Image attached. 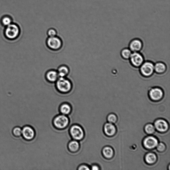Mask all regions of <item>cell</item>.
I'll list each match as a JSON object with an SVG mask.
<instances>
[{
    "instance_id": "cell-3",
    "label": "cell",
    "mask_w": 170,
    "mask_h": 170,
    "mask_svg": "<svg viewBox=\"0 0 170 170\" xmlns=\"http://www.w3.org/2000/svg\"><path fill=\"white\" fill-rule=\"evenodd\" d=\"M70 120L68 116L60 114L54 119L53 124L57 129L62 130L65 129L69 124Z\"/></svg>"
},
{
    "instance_id": "cell-12",
    "label": "cell",
    "mask_w": 170,
    "mask_h": 170,
    "mask_svg": "<svg viewBox=\"0 0 170 170\" xmlns=\"http://www.w3.org/2000/svg\"><path fill=\"white\" fill-rule=\"evenodd\" d=\"M154 126L157 131L160 132H165L168 129V123L165 120L162 119L157 120L154 123Z\"/></svg>"
},
{
    "instance_id": "cell-14",
    "label": "cell",
    "mask_w": 170,
    "mask_h": 170,
    "mask_svg": "<svg viewBox=\"0 0 170 170\" xmlns=\"http://www.w3.org/2000/svg\"><path fill=\"white\" fill-rule=\"evenodd\" d=\"M104 131L105 135L112 136L116 133V129L114 125L110 123H105L104 127Z\"/></svg>"
},
{
    "instance_id": "cell-7",
    "label": "cell",
    "mask_w": 170,
    "mask_h": 170,
    "mask_svg": "<svg viewBox=\"0 0 170 170\" xmlns=\"http://www.w3.org/2000/svg\"><path fill=\"white\" fill-rule=\"evenodd\" d=\"M22 135L23 139L26 142H29L34 139L35 131L33 127L29 125H25L22 128Z\"/></svg>"
},
{
    "instance_id": "cell-25",
    "label": "cell",
    "mask_w": 170,
    "mask_h": 170,
    "mask_svg": "<svg viewBox=\"0 0 170 170\" xmlns=\"http://www.w3.org/2000/svg\"><path fill=\"white\" fill-rule=\"evenodd\" d=\"M47 35L48 37H52L57 36V32L55 29L50 28L48 30Z\"/></svg>"
},
{
    "instance_id": "cell-2",
    "label": "cell",
    "mask_w": 170,
    "mask_h": 170,
    "mask_svg": "<svg viewBox=\"0 0 170 170\" xmlns=\"http://www.w3.org/2000/svg\"><path fill=\"white\" fill-rule=\"evenodd\" d=\"M7 26L4 32L5 37L9 40L17 39L20 34V28L15 24H11Z\"/></svg>"
},
{
    "instance_id": "cell-1",
    "label": "cell",
    "mask_w": 170,
    "mask_h": 170,
    "mask_svg": "<svg viewBox=\"0 0 170 170\" xmlns=\"http://www.w3.org/2000/svg\"><path fill=\"white\" fill-rule=\"evenodd\" d=\"M55 83L56 90L60 94H68L72 92L73 88L72 83L66 77H59Z\"/></svg>"
},
{
    "instance_id": "cell-28",
    "label": "cell",
    "mask_w": 170,
    "mask_h": 170,
    "mask_svg": "<svg viewBox=\"0 0 170 170\" xmlns=\"http://www.w3.org/2000/svg\"><path fill=\"white\" fill-rule=\"evenodd\" d=\"M157 150L159 152H162L164 151L166 148L165 144L162 143H158V145L156 146Z\"/></svg>"
},
{
    "instance_id": "cell-5",
    "label": "cell",
    "mask_w": 170,
    "mask_h": 170,
    "mask_svg": "<svg viewBox=\"0 0 170 170\" xmlns=\"http://www.w3.org/2000/svg\"><path fill=\"white\" fill-rule=\"evenodd\" d=\"M139 68L141 75L144 77H150L155 72L154 64L149 61L144 62Z\"/></svg>"
},
{
    "instance_id": "cell-4",
    "label": "cell",
    "mask_w": 170,
    "mask_h": 170,
    "mask_svg": "<svg viewBox=\"0 0 170 170\" xmlns=\"http://www.w3.org/2000/svg\"><path fill=\"white\" fill-rule=\"evenodd\" d=\"M69 133L73 140L80 141L85 136V131L78 124H74L70 127Z\"/></svg>"
},
{
    "instance_id": "cell-17",
    "label": "cell",
    "mask_w": 170,
    "mask_h": 170,
    "mask_svg": "<svg viewBox=\"0 0 170 170\" xmlns=\"http://www.w3.org/2000/svg\"><path fill=\"white\" fill-rule=\"evenodd\" d=\"M167 67L162 62H158L154 64V71L158 74H162L166 71Z\"/></svg>"
},
{
    "instance_id": "cell-24",
    "label": "cell",
    "mask_w": 170,
    "mask_h": 170,
    "mask_svg": "<svg viewBox=\"0 0 170 170\" xmlns=\"http://www.w3.org/2000/svg\"><path fill=\"white\" fill-rule=\"evenodd\" d=\"M107 119L109 122L111 123H116L117 121V117L115 114H111L108 115L107 118Z\"/></svg>"
},
{
    "instance_id": "cell-21",
    "label": "cell",
    "mask_w": 170,
    "mask_h": 170,
    "mask_svg": "<svg viewBox=\"0 0 170 170\" xmlns=\"http://www.w3.org/2000/svg\"><path fill=\"white\" fill-rule=\"evenodd\" d=\"M131 51L129 48H124L121 51V55L122 57L125 60L129 59L131 54Z\"/></svg>"
},
{
    "instance_id": "cell-13",
    "label": "cell",
    "mask_w": 170,
    "mask_h": 170,
    "mask_svg": "<svg viewBox=\"0 0 170 170\" xmlns=\"http://www.w3.org/2000/svg\"><path fill=\"white\" fill-rule=\"evenodd\" d=\"M45 78L48 82L50 83H55L59 78L57 70H50L46 73Z\"/></svg>"
},
{
    "instance_id": "cell-11",
    "label": "cell",
    "mask_w": 170,
    "mask_h": 170,
    "mask_svg": "<svg viewBox=\"0 0 170 170\" xmlns=\"http://www.w3.org/2000/svg\"><path fill=\"white\" fill-rule=\"evenodd\" d=\"M143 47L142 42L137 38L131 40L129 44V49L133 52H139Z\"/></svg>"
},
{
    "instance_id": "cell-9",
    "label": "cell",
    "mask_w": 170,
    "mask_h": 170,
    "mask_svg": "<svg viewBox=\"0 0 170 170\" xmlns=\"http://www.w3.org/2000/svg\"><path fill=\"white\" fill-rule=\"evenodd\" d=\"M150 98L153 101H159L161 100L164 96L162 89L158 87L152 88L149 91Z\"/></svg>"
},
{
    "instance_id": "cell-16",
    "label": "cell",
    "mask_w": 170,
    "mask_h": 170,
    "mask_svg": "<svg viewBox=\"0 0 170 170\" xmlns=\"http://www.w3.org/2000/svg\"><path fill=\"white\" fill-rule=\"evenodd\" d=\"M80 146L79 141L72 139L69 143L68 147L70 151L74 153L78 151Z\"/></svg>"
},
{
    "instance_id": "cell-23",
    "label": "cell",
    "mask_w": 170,
    "mask_h": 170,
    "mask_svg": "<svg viewBox=\"0 0 170 170\" xmlns=\"http://www.w3.org/2000/svg\"><path fill=\"white\" fill-rule=\"evenodd\" d=\"M144 129L146 133L148 134H153L155 132L156 129L154 126L151 124L146 125Z\"/></svg>"
},
{
    "instance_id": "cell-27",
    "label": "cell",
    "mask_w": 170,
    "mask_h": 170,
    "mask_svg": "<svg viewBox=\"0 0 170 170\" xmlns=\"http://www.w3.org/2000/svg\"><path fill=\"white\" fill-rule=\"evenodd\" d=\"M11 19L10 18L8 17H6L3 18L2 20L3 24L6 26H8L11 24Z\"/></svg>"
},
{
    "instance_id": "cell-18",
    "label": "cell",
    "mask_w": 170,
    "mask_h": 170,
    "mask_svg": "<svg viewBox=\"0 0 170 170\" xmlns=\"http://www.w3.org/2000/svg\"><path fill=\"white\" fill-rule=\"evenodd\" d=\"M72 110L71 106L67 103H64L60 105L59 111L61 114L68 116Z\"/></svg>"
},
{
    "instance_id": "cell-29",
    "label": "cell",
    "mask_w": 170,
    "mask_h": 170,
    "mask_svg": "<svg viewBox=\"0 0 170 170\" xmlns=\"http://www.w3.org/2000/svg\"><path fill=\"white\" fill-rule=\"evenodd\" d=\"M100 169V166L97 164H93L90 166L91 170H99Z\"/></svg>"
},
{
    "instance_id": "cell-19",
    "label": "cell",
    "mask_w": 170,
    "mask_h": 170,
    "mask_svg": "<svg viewBox=\"0 0 170 170\" xmlns=\"http://www.w3.org/2000/svg\"><path fill=\"white\" fill-rule=\"evenodd\" d=\"M102 154L104 158L110 159L114 155V151L110 147H105L102 150Z\"/></svg>"
},
{
    "instance_id": "cell-26",
    "label": "cell",
    "mask_w": 170,
    "mask_h": 170,
    "mask_svg": "<svg viewBox=\"0 0 170 170\" xmlns=\"http://www.w3.org/2000/svg\"><path fill=\"white\" fill-rule=\"evenodd\" d=\"M77 170H91L90 166L87 164L83 163L79 165Z\"/></svg>"
},
{
    "instance_id": "cell-22",
    "label": "cell",
    "mask_w": 170,
    "mask_h": 170,
    "mask_svg": "<svg viewBox=\"0 0 170 170\" xmlns=\"http://www.w3.org/2000/svg\"><path fill=\"white\" fill-rule=\"evenodd\" d=\"M22 128L19 126H16L13 128L12 133L14 137L19 138L22 135Z\"/></svg>"
},
{
    "instance_id": "cell-10",
    "label": "cell",
    "mask_w": 170,
    "mask_h": 170,
    "mask_svg": "<svg viewBox=\"0 0 170 170\" xmlns=\"http://www.w3.org/2000/svg\"><path fill=\"white\" fill-rule=\"evenodd\" d=\"M159 143L156 138L153 136H149L144 139L143 144L144 147L147 149H152L155 148Z\"/></svg>"
},
{
    "instance_id": "cell-15",
    "label": "cell",
    "mask_w": 170,
    "mask_h": 170,
    "mask_svg": "<svg viewBox=\"0 0 170 170\" xmlns=\"http://www.w3.org/2000/svg\"><path fill=\"white\" fill-rule=\"evenodd\" d=\"M57 70L58 73L59 77H66L70 72L69 67L65 65L59 66Z\"/></svg>"
},
{
    "instance_id": "cell-20",
    "label": "cell",
    "mask_w": 170,
    "mask_h": 170,
    "mask_svg": "<svg viewBox=\"0 0 170 170\" xmlns=\"http://www.w3.org/2000/svg\"><path fill=\"white\" fill-rule=\"evenodd\" d=\"M146 162L149 164H152L156 162L157 157L154 153H149L147 154L145 156Z\"/></svg>"
},
{
    "instance_id": "cell-8",
    "label": "cell",
    "mask_w": 170,
    "mask_h": 170,
    "mask_svg": "<svg viewBox=\"0 0 170 170\" xmlns=\"http://www.w3.org/2000/svg\"><path fill=\"white\" fill-rule=\"evenodd\" d=\"M129 59L131 65L136 68H139L144 62L143 56L139 52L131 53Z\"/></svg>"
},
{
    "instance_id": "cell-6",
    "label": "cell",
    "mask_w": 170,
    "mask_h": 170,
    "mask_svg": "<svg viewBox=\"0 0 170 170\" xmlns=\"http://www.w3.org/2000/svg\"><path fill=\"white\" fill-rule=\"evenodd\" d=\"M46 44L49 48L53 51H57L61 49L63 46V42L60 38L57 36L48 38Z\"/></svg>"
}]
</instances>
